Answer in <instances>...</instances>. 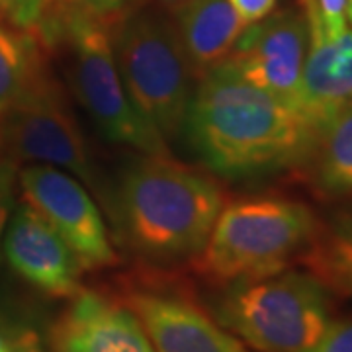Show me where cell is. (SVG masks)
Returning a JSON list of instances; mask_svg holds the SVG:
<instances>
[{
  "label": "cell",
  "instance_id": "1",
  "mask_svg": "<svg viewBox=\"0 0 352 352\" xmlns=\"http://www.w3.org/2000/svg\"><path fill=\"white\" fill-rule=\"evenodd\" d=\"M184 133L215 175L245 178L302 161L314 124L226 61L198 78Z\"/></svg>",
  "mask_w": 352,
  "mask_h": 352
},
{
  "label": "cell",
  "instance_id": "2",
  "mask_svg": "<svg viewBox=\"0 0 352 352\" xmlns=\"http://www.w3.org/2000/svg\"><path fill=\"white\" fill-rule=\"evenodd\" d=\"M223 206L226 194L212 176L170 155H141L120 178L113 212L135 254L178 263L200 254Z\"/></svg>",
  "mask_w": 352,
  "mask_h": 352
},
{
  "label": "cell",
  "instance_id": "3",
  "mask_svg": "<svg viewBox=\"0 0 352 352\" xmlns=\"http://www.w3.org/2000/svg\"><path fill=\"white\" fill-rule=\"evenodd\" d=\"M317 227L314 212L292 198L251 196L226 201L196 256V268L227 286L274 274L307 249Z\"/></svg>",
  "mask_w": 352,
  "mask_h": 352
},
{
  "label": "cell",
  "instance_id": "4",
  "mask_svg": "<svg viewBox=\"0 0 352 352\" xmlns=\"http://www.w3.org/2000/svg\"><path fill=\"white\" fill-rule=\"evenodd\" d=\"M215 315L256 352H307L333 321L327 286L309 270L289 268L229 284Z\"/></svg>",
  "mask_w": 352,
  "mask_h": 352
},
{
  "label": "cell",
  "instance_id": "5",
  "mask_svg": "<svg viewBox=\"0 0 352 352\" xmlns=\"http://www.w3.org/2000/svg\"><path fill=\"white\" fill-rule=\"evenodd\" d=\"M116 65L131 104L164 141L184 133L194 98V71L175 24L133 8L112 28Z\"/></svg>",
  "mask_w": 352,
  "mask_h": 352
},
{
  "label": "cell",
  "instance_id": "6",
  "mask_svg": "<svg viewBox=\"0 0 352 352\" xmlns=\"http://www.w3.org/2000/svg\"><path fill=\"white\" fill-rule=\"evenodd\" d=\"M112 22L90 16L45 18L38 36L47 45L65 43L76 98L106 139L141 155H170L161 133L135 110L116 65Z\"/></svg>",
  "mask_w": 352,
  "mask_h": 352
},
{
  "label": "cell",
  "instance_id": "7",
  "mask_svg": "<svg viewBox=\"0 0 352 352\" xmlns=\"http://www.w3.org/2000/svg\"><path fill=\"white\" fill-rule=\"evenodd\" d=\"M2 138L14 161H32L67 170L96 186L94 164L61 88L45 71L10 112L4 113Z\"/></svg>",
  "mask_w": 352,
  "mask_h": 352
},
{
  "label": "cell",
  "instance_id": "8",
  "mask_svg": "<svg viewBox=\"0 0 352 352\" xmlns=\"http://www.w3.org/2000/svg\"><path fill=\"white\" fill-rule=\"evenodd\" d=\"M18 182L22 196L73 249L82 270L112 266L118 261L100 210L82 182L50 164L24 168Z\"/></svg>",
  "mask_w": 352,
  "mask_h": 352
},
{
  "label": "cell",
  "instance_id": "9",
  "mask_svg": "<svg viewBox=\"0 0 352 352\" xmlns=\"http://www.w3.org/2000/svg\"><path fill=\"white\" fill-rule=\"evenodd\" d=\"M309 45V24L296 10L270 12L245 25L226 63L245 80L300 108L303 61Z\"/></svg>",
  "mask_w": 352,
  "mask_h": 352
},
{
  "label": "cell",
  "instance_id": "10",
  "mask_svg": "<svg viewBox=\"0 0 352 352\" xmlns=\"http://www.w3.org/2000/svg\"><path fill=\"white\" fill-rule=\"evenodd\" d=\"M2 251L16 274L55 298L78 292L82 266L67 241L38 210L22 200L14 208L4 233Z\"/></svg>",
  "mask_w": 352,
  "mask_h": 352
},
{
  "label": "cell",
  "instance_id": "11",
  "mask_svg": "<svg viewBox=\"0 0 352 352\" xmlns=\"http://www.w3.org/2000/svg\"><path fill=\"white\" fill-rule=\"evenodd\" d=\"M127 305L138 315L153 352H251L200 305L163 292H133Z\"/></svg>",
  "mask_w": 352,
  "mask_h": 352
},
{
  "label": "cell",
  "instance_id": "12",
  "mask_svg": "<svg viewBox=\"0 0 352 352\" xmlns=\"http://www.w3.org/2000/svg\"><path fill=\"white\" fill-rule=\"evenodd\" d=\"M57 352H153L151 340L129 305L78 289L53 327Z\"/></svg>",
  "mask_w": 352,
  "mask_h": 352
},
{
  "label": "cell",
  "instance_id": "13",
  "mask_svg": "<svg viewBox=\"0 0 352 352\" xmlns=\"http://www.w3.org/2000/svg\"><path fill=\"white\" fill-rule=\"evenodd\" d=\"M309 45L303 61L300 110L315 126L352 98V30L329 36L319 6L305 14Z\"/></svg>",
  "mask_w": 352,
  "mask_h": 352
},
{
  "label": "cell",
  "instance_id": "14",
  "mask_svg": "<svg viewBox=\"0 0 352 352\" xmlns=\"http://www.w3.org/2000/svg\"><path fill=\"white\" fill-rule=\"evenodd\" d=\"M173 24L196 78L226 61L247 25L229 0H178Z\"/></svg>",
  "mask_w": 352,
  "mask_h": 352
},
{
  "label": "cell",
  "instance_id": "15",
  "mask_svg": "<svg viewBox=\"0 0 352 352\" xmlns=\"http://www.w3.org/2000/svg\"><path fill=\"white\" fill-rule=\"evenodd\" d=\"M298 164L321 198L352 200V98L315 126Z\"/></svg>",
  "mask_w": 352,
  "mask_h": 352
},
{
  "label": "cell",
  "instance_id": "16",
  "mask_svg": "<svg viewBox=\"0 0 352 352\" xmlns=\"http://www.w3.org/2000/svg\"><path fill=\"white\" fill-rule=\"evenodd\" d=\"M302 256L309 272L329 289L352 294V210L337 215L327 227H317Z\"/></svg>",
  "mask_w": 352,
  "mask_h": 352
},
{
  "label": "cell",
  "instance_id": "17",
  "mask_svg": "<svg viewBox=\"0 0 352 352\" xmlns=\"http://www.w3.org/2000/svg\"><path fill=\"white\" fill-rule=\"evenodd\" d=\"M45 71L32 34L0 24V116L10 112Z\"/></svg>",
  "mask_w": 352,
  "mask_h": 352
},
{
  "label": "cell",
  "instance_id": "18",
  "mask_svg": "<svg viewBox=\"0 0 352 352\" xmlns=\"http://www.w3.org/2000/svg\"><path fill=\"white\" fill-rule=\"evenodd\" d=\"M138 2L139 0H47L45 18L78 14V16H90L116 24L127 12H131Z\"/></svg>",
  "mask_w": 352,
  "mask_h": 352
},
{
  "label": "cell",
  "instance_id": "19",
  "mask_svg": "<svg viewBox=\"0 0 352 352\" xmlns=\"http://www.w3.org/2000/svg\"><path fill=\"white\" fill-rule=\"evenodd\" d=\"M47 12V0H0V18L28 34H38Z\"/></svg>",
  "mask_w": 352,
  "mask_h": 352
},
{
  "label": "cell",
  "instance_id": "20",
  "mask_svg": "<svg viewBox=\"0 0 352 352\" xmlns=\"http://www.w3.org/2000/svg\"><path fill=\"white\" fill-rule=\"evenodd\" d=\"M18 176H20V170L12 157L0 159V252H2V241H4L10 215L16 208Z\"/></svg>",
  "mask_w": 352,
  "mask_h": 352
},
{
  "label": "cell",
  "instance_id": "21",
  "mask_svg": "<svg viewBox=\"0 0 352 352\" xmlns=\"http://www.w3.org/2000/svg\"><path fill=\"white\" fill-rule=\"evenodd\" d=\"M307 352H352V319L331 321L323 337Z\"/></svg>",
  "mask_w": 352,
  "mask_h": 352
},
{
  "label": "cell",
  "instance_id": "22",
  "mask_svg": "<svg viewBox=\"0 0 352 352\" xmlns=\"http://www.w3.org/2000/svg\"><path fill=\"white\" fill-rule=\"evenodd\" d=\"M323 28L329 36H339L346 25V0H317Z\"/></svg>",
  "mask_w": 352,
  "mask_h": 352
},
{
  "label": "cell",
  "instance_id": "23",
  "mask_svg": "<svg viewBox=\"0 0 352 352\" xmlns=\"http://www.w3.org/2000/svg\"><path fill=\"white\" fill-rule=\"evenodd\" d=\"M229 2L245 20V24L263 20L264 16H268L276 6V0H229Z\"/></svg>",
  "mask_w": 352,
  "mask_h": 352
},
{
  "label": "cell",
  "instance_id": "24",
  "mask_svg": "<svg viewBox=\"0 0 352 352\" xmlns=\"http://www.w3.org/2000/svg\"><path fill=\"white\" fill-rule=\"evenodd\" d=\"M303 6V14L309 12V10H314V8H317L319 4H317V0H300Z\"/></svg>",
  "mask_w": 352,
  "mask_h": 352
},
{
  "label": "cell",
  "instance_id": "25",
  "mask_svg": "<svg viewBox=\"0 0 352 352\" xmlns=\"http://www.w3.org/2000/svg\"><path fill=\"white\" fill-rule=\"evenodd\" d=\"M346 20L352 24V0H346Z\"/></svg>",
  "mask_w": 352,
  "mask_h": 352
},
{
  "label": "cell",
  "instance_id": "26",
  "mask_svg": "<svg viewBox=\"0 0 352 352\" xmlns=\"http://www.w3.org/2000/svg\"><path fill=\"white\" fill-rule=\"evenodd\" d=\"M4 346H6V344H4V339H2V335H0V351H2Z\"/></svg>",
  "mask_w": 352,
  "mask_h": 352
},
{
  "label": "cell",
  "instance_id": "27",
  "mask_svg": "<svg viewBox=\"0 0 352 352\" xmlns=\"http://www.w3.org/2000/svg\"><path fill=\"white\" fill-rule=\"evenodd\" d=\"M164 2H170V4H176L178 0H164Z\"/></svg>",
  "mask_w": 352,
  "mask_h": 352
},
{
  "label": "cell",
  "instance_id": "28",
  "mask_svg": "<svg viewBox=\"0 0 352 352\" xmlns=\"http://www.w3.org/2000/svg\"><path fill=\"white\" fill-rule=\"evenodd\" d=\"M0 352H12V351H10V349H6V346H4V349H2V351H0Z\"/></svg>",
  "mask_w": 352,
  "mask_h": 352
}]
</instances>
